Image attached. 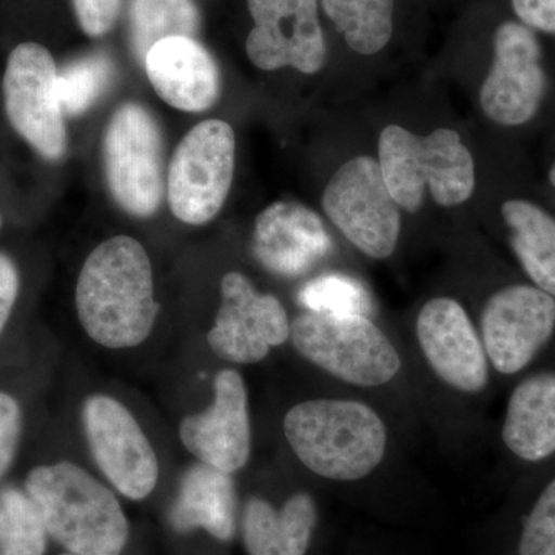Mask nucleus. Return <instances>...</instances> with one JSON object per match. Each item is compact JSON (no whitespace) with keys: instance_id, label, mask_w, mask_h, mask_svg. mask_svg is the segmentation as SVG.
<instances>
[{"instance_id":"nucleus-1","label":"nucleus","mask_w":555,"mask_h":555,"mask_svg":"<svg viewBox=\"0 0 555 555\" xmlns=\"http://www.w3.org/2000/svg\"><path fill=\"white\" fill-rule=\"evenodd\" d=\"M398 334L425 425L447 447H466L495 375L469 306L459 295H429Z\"/></svg>"},{"instance_id":"nucleus-2","label":"nucleus","mask_w":555,"mask_h":555,"mask_svg":"<svg viewBox=\"0 0 555 555\" xmlns=\"http://www.w3.org/2000/svg\"><path fill=\"white\" fill-rule=\"evenodd\" d=\"M291 346L341 387L396 416L406 433L425 425L422 400L397 328L378 318L301 310L292 318Z\"/></svg>"},{"instance_id":"nucleus-3","label":"nucleus","mask_w":555,"mask_h":555,"mask_svg":"<svg viewBox=\"0 0 555 555\" xmlns=\"http://www.w3.org/2000/svg\"><path fill=\"white\" fill-rule=\"evenodd\" d=\"M283 436L308 473L346 488L403 470L406 430L367 398L338 392L298 401L283 416Z\"/></svg>"},{"instance_id":"nucleus-4","label":"nucleus","mask_w":555,"mask_h":555,"mask_svg":"<svg viewBox=\"0 0 555 555\" xmlns=\"http://www.w3.org/2000/svg\"><path fill=\"white\" fill-rule=\"evenodd\" d=\"M76 308L83 331L98 345L127 349L145 341L159 305L141 243L120 235L94 248L80 270Z\"/></svg>"},{"instance_id":"nucleus-5","label":"nucleus","mask_w":555,"mask_h":555,"mask_svg":"<svg viewBox=\"0 0 555 555\" xmlns=\"http://www.w3.org/2000/svg\"><path fill=\"white\" fill-rule=\"evenodd\" d=\"M378 164L397 206L416 214L426 190L441 207H459L473 198L476 163L459 131L440 127L416 134L390 124L378 137Z\"/></svg>"},{"instance_id":"nucleus-6","label":"nucleus","mask_w":555,"mask_h":555,"mask_svg":"<svg viewBox=\"0 0 555 555\" xmlns=\"http://www.w3.org/2000/svg\"><path fill=\"white\" fill-rule=\"evenodd\" d=\"M51 539L69 554L119 555L129 521L118 499L73 463L35 467L25 481Z\"/></svg>"},{"instance_id":"nucleus-7","label":"nucleus","mask_w":555,"mask_h":555,"mask_svg":"<svg viewBox=\"0 0 555 555\" xmlns=\"http://www.w3.org/2000/svg\"><path fill=\"white\" fill-rule=\"evenodd\" d=\"M321 204L331 224L363 257L386 261L397 254L403 218L377 159L346 160L328 179Z\"/></svg>"},{"instance_id":"nucleus-8","label":"nucleus","mask_w":555,"mask_h":555,"mask_svg":"<svg viewBox=\"0 0 555 555\" xmlns=\"http://www.w3.org/2000/svg\"><path fill=\"white\" fill-rule=\"evenodd\" d=\"M102 156L116 204L131 217H153L163 206L167 184L163 131L149 108L127 102L113 113Z\"/></svg>"},{"instance_id":"nucleus-9","label":"nucleus","mask_w":555,"mask_h":555,"mask_svg":"<svg viewBox=\"0 0 555 555\" xmlns=\"http://www.w3.org/2000/svg\"><path fill=\"white\" fill-rule=\"evenodd\" d=\"M473 315L494 374L502 378L529 369L555 334V298L532 283L492 288Z\"/></svg>"},{"instance_id":"nucleus-10","label":"nucleus","mask_w":555,"mask_h":555,"mask_svg":"<svg viewBox=\"0 0 555 555\" xmlns=\"http://www.w3.org/2000/svg\"><path fill=\"white\" fill-rule=\"evenodd\" d=\"M235 131L225 120L208 119L182 138L167 175L171 214L189 225L217 217L235 175Z\"/></svg>"},{"instance_id":"nucleus-11","label":"nucleus","mask_w":555,"mask_h":555,"mask_svg":"<svg viewBox=\"0 0 555 555\" xmlns=\"http://www.w3.org/2000/svg\"><path fill=\"white\" fill-rule=\"evenodd\" d=\"M56 62L46 47L25 42L11 51L3 100L11 127L47 160L67 152V126L57 93Z\"/></svg>"},{"instance_id":"nucleus-12","label":"nucleus","mask_w":555,"mask_h":555,"mask_svg":"<svg viewBox=\"0 0 555 555\" xmlns=\"http://www.w3.org/2000/svg\"><path fill=\"white\" fill-rule=\"evenodd\" d=\"M292 318L275 295L257 291L241 272L225 273L221 306L208 331L215 356L235 364H257L291 339Z\"/></svg>"},{"instance_id":"nucleus-13","label":"nucleus","mask_w":555,"mask_h":555,"mask_svg":"<svg viewBox=\"0 0 555 555\" xmlns=\"http://www.w3.org/2000/svg\"><path fill=\"white\" fill-rule=\"evenodd\" d=\"M545 91L542 49L534 31L518 22L500 25L494 60L478 93L486 118L496 126H524L539 112Z\"/></svg>"},{"instance_id":"nucleus-14","label":"nucleus","mask_w":555,"mask_h":555,"mask_svg":"<svg viewBox=\"0 0 555 555\" xmlns=\"http://www.w3.org/2000/svg\"><path fill=\"white\" fill-rule=\"evenodd\" d=\"M254 28L246 53L264 72L291 67L317 75L326 65L327 47L318 0H247Z\"/></svg>"},{"instance_id":"nucleus-15","label":"nucleus","mask_w":555,"mask_h":555,"mask_svg":"<svg viewBox=\"0 0 555 555\" xmlns=\"http://www.w3.org/2000/svg\"><path fill=\"white\" fill-rule=\"evenodd\" d=\"M83 426L94 462L109 483L130 500L152 494L158 459L127 408L112 397H90L83 404Z\"/></svg>"},{"instance_id":"nucleus-16","label":"nucleus","mask_w":555,"mask_h":555,"mask_svg":"<svg viewBox=\"0 0 555 555\" xmlns=\"http://www.w3.org/2000/svg\"><path fill=\"white\" fill-rule=\"evenodd\" d=\"M182 444L201 463L235 474L251 454L248 396L243 375L224 369L215 378V401L203 414L185 416L179 426Z\"/></svg>"},{"instance_id":"nucleus-17","label":"nucleus","mask_w":555,"mask_h":555,"mask_svg":"<svg viewBox=\"0 0 555 555\" xmlns=\"http://www.w3.org/2000/svg\"><path fill=\"white\" fill-rule=\"evenodd\" d=\"M251 251L272 275L295 280L312 273L334 254V240L317 211L276 201L255 221Z\"/></svg>"},{"instance_id":"nucleus-18","label":"nucleus","mask_w":555,"mask_h":555,"mask_svg":"<svg viewBox=\"0 0 555 555\" xmlns=\"http://www.w3.org/2000/svg\"><path fill=\"white\" fill-rule=\"evenodd\" d=\"M144 67L156 94L170 107L201 113L218 101L217 62L195 38L159 40L145 56Z\"/></svg>"},{"instance_id":"nucleus-19","label":"nucleus","mask_w":555,"mask_h":555,"mask_svg":"<svg viewBox=\"0 0 555 555\" xmlns=\"http://www.w3.org/2000/svg\"><path fill=\"white\" fill-rule=\"evenodd\" d=\"M503 447L537 465L555 455V371L529 372L511 390L500 429Z\"/></svg>"},{"instance_id":"nucleus-20","label":"nucleus","mask_w":555,"mask_h":555,"mask_svg":"<svg viewBox=\"0 0 555 555\" xmlns=\"http://www.w3.org/2000/svg\"><path fill=\"white\" fill-rule=\"evenodd\" d=\"M318 525V506L309 492H294L275 506L251 495L243 513L248 555H306Z\"/></svg>"},{"instance_id":"nucleus-21","label":"nucleus","mask_w":555,"mask_h":555,"mask_svg":"<svg viewBox=\"0 0 555 555\" xmlns=\"http://www.w3.org/2000/svg\"><path fill=\"white\" fill-rule=\"evenodd\" d=\"M178 532L206 529L215 539L229 542L236 529V489L233 474L199 463L182 477L170 514Z\"/></svg>"},{"instance_id":"nucleus-22","label":"nucleus","mask_w":555,"mask_h":555,"mask_svg":"<svg viewBox=\"0 0 555 555\" xmlns=\"http://www.w3.org/2000/svg\"><path fill=\"white\" fill-rule=\"evenodd\" d=\"M502 218L526 276L555 298V218L528 199L505 201Z\"/></svg>"},{"instance_id":"nucleus-23","label":"nucleus","mask_w":555,"mask_h":555,"mask_svg":"<svg viewBox=\"0 0 555 555\" xmlns=\"http://www.w3.org/2000/svg\"><path fill=\"white\" fill-rule=\"evenodd\" d=\"M321 5L357 54L374 56L389 46L396 0H321Z\"/></svg>"},{"instance_id":"nucleus-24","label":"nucleus","mask_w":555,"mask_h":555,"mask_svg":"<svg viewBox=\"0 0 555 555\" xmlns=\"http://www.w3.org/2000/svg\"><path fill=\"white\" fill-rule=\"evenodd\" d=\"M130 39L138 61L167 38H193L199 30L195 0H130Z\"/></svg>"},{"instance_id":"nucleus-25","label":"nucleus","mask_w":555,"mask_h":555,"mask_svg":"<svg viewBox=\"0 0 555 555\" xmlns=\"http://www.w3.org/2000/svg\"><path fill=\"white\" fill-rule=\"evenodd\" d=\"M297 301L308 312L378 318L366 284L346 270H326L310 278L299 287Z\"/></svg>"},{"instance_id":"nucleus-26","label":"nucleus","mask_w":555,"mask_h":555,"mask_svg":"<svg viewBox=\"0 0 555 555\" xmlns=\"http://www.w3.org/2000/svg\"><path fill=\"white\" fill-rule=\"evenodd\" d=\"M46 525L28 492L0 489V555H43Z\"/></svg>"},{"instance_id":"nucleus-27","label":"nucleus","mask_w":555,"mask_h":555,"mask_svg":"<svg viewBox=\"0 0 555 555\" xmlns=\"http://www.w3.org/2000/svg\"><path fill=\"white\" fill-rule=\"evenodd\" d=\"M112 61L104 54H91L68 64L57 78V93L65 115L89 112L113 79Z\"/></svg>"},{"instance_id":"nucleus-28","label":"nucleus","mask_w":555,"mask_h":555,"mask_svg":"<svg viewBox=\"0 0 555 555\" xmlns=\"http://www.w3.org/2000/svg\"><path fill=\"white\" fill-rule=\"evenodd\" d=\"M518 555H555V477L537 495L517 546Z\"/></svg>"},{"instance_id":"nucleus-29","label":"nucleus","mask_w":555,"mask_h":555,"mask_svg":"<svg viewBox=\"0 0 555 555\" xmlns=\"http://www.w3.org/2000/svg\"><path fill=\"white\" fill-rule=\"evenodd\" d=\"M122 0H73L76 20L90 38H101L118 22Z\"/></svg>"},{"instance_id":"nucleus-30","label":"nucleus","mask_w":555,"mask_h":555,"mask_svg":"<svg viewBox=\"0 0 555 555\" xmlns=\"http://www.w3.org/2000/svg\"><path fill=\"white\" fill-rule=\"evenodd\" d=\"M20 437V404L9 393L0 392V478L5 476L13 463Z\"/></svg>"},{"instance_id":"nucleus-31","label":"nucleus","mask_w":555,"mask_h":555,"mask_svg":"<svg viewBox=\"0 0 555 555\" xmlns=\"http://www.w3.org/2000/svg\"><path fill=\"white\" fill-rule=\"evenodd\" d=\"M513 9L526 27L555 35V0H513Z\"/></svg>"},{"instance_id":"nucleus-32","label":"nucleus","mask_w":555,"mask_h":555,"mask_svg":"<svg viewBox=\"0 0 555 555\" xmlns=\"http://www.w3.org/2000/svg\"><path fill=\"white\" fill-rule=\"evenodd\" d=\"M20 294V273L7 255L0 254V332L13 312L14 302Z\"/></svg>"},{"instance_id":"nucleus-33","label":"nucleus","mask_w":555,"mask_h":555,"mask_svg":"<svg viewBox=\"0 0 555 555\" xmlns=\"http://www.w3.org/2000/svg\"><path fill=\"white\" fill-rule=\"evenodd\" d=\"M550 181H551V185H553V188L555 190V163L553 164V167H551V170H550Z\"/></svg>"},{"instance_id":"nucleus-34","label":"nucleus","mask_w":555,"mask_h":555,"mask_svg":"<svg viewBox=\"0 0 555 555\" xmlns=\"http://www.w3.org/2000/svg\"><path fill=\"white\" fill-rule=\"evenodd\" d=\"M0 225H2V218H0Z\"/></svg>"},{"instance_id":"nucleus-35","label":"nucleus","mask_w":555,"mask_h":555,"mask_svg":"<svg viewBox=\"0 0 555 555\" xmlns=\"http://www.w3.org/2000/svg\"><path fill=\"white\" fill-rule=\"evenodd\" d=\"M62 555H75V554H69V553H67V554H62Z\"/></svg>"}]
</instances>
